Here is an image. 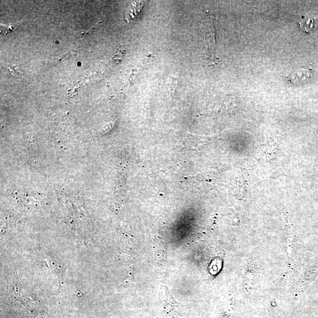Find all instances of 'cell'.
<instances>
[{
  "instance_id": "3",
  "label": "cell",
  "mask_w": 318,
  "mask_h": 318,
  "mask_svg": "<svg viewBox=\"0 0 318 318\" xmlns=\"http://www.w3.org/2000/svg\"><path fill=\"white\" fill-rule=\"evenodd\" d=\"M178 80V76H173L169 80V91L170 95H172L175 93V90H176L177 87Z\"/></svg>"
},
{
  "instance_id": "1",
  "label": "cell",
  "mask_w": 318,
  "mask_h": 318,
  "mask_svg": "<svg viewBox=\"0 0 318 318\" xmlns=\"http://www.w3.org/2000/svg\"><path fill=\"white\" fill-rule=\"evenodd\" d=\"M312 72L309 68H298L289 74L287 77L288 82L294 85H301L306 83L311 78Z\"/></svg>"
},
{
  "instance_id": "2",
  "label": "cell",
  "mask_w": 318,
  "mask_h": 318,
  "mask_svg": "<svg viewBox=\"0 0 318 318\" xmlns=\"http://www.w3.org/2000/svg\"><path fill=\"white\" fill-rule=\"evenodd\" d=\"M299 24L302 30L306 32L315 31L318 28V16L303 17Z\"/></svg>"
}]
</instances>
